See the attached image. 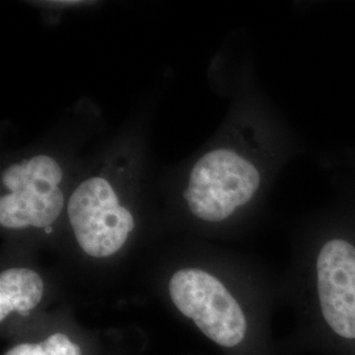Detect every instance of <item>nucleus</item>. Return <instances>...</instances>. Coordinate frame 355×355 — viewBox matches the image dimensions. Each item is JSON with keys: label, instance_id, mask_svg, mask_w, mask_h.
<instances>
[{"label": "nucleus", "instance_id": "1", "mask_svg": "<svg viewBox=\"0 0 355 355\" xmlns=\"http://www.w3.org/2000/svg\"><path fill=\"white\" fill-rule=\"evenodd\" d=\"M305 347L355 355V203L321 211L305 237L299 267Z\"/></svg>", "mask_w": 355, "mask_h": 355}, {"label": "nucleus", "instance_id": "2", "mask_svg": "<svg viewBox=\"0 0 355 355\" xmlns=\"http://www.w3.org/2000/svg\"><path fill=\"white\" fill-rule=\"evenodd\" d=\"M263 148V140L250 150L221 148L203 155L191 171L184 199L191 212L207 223H221L249 207L265 182L262 161L250 153Z\"/></svg>", "mask_w": 355, "mask_h": 355}, {"label": "nucleus", "instance_id": "3", "mask_svg": "<svg viewBox=\"0 0 355 355\" xmlns=\"http://www.w3.org/2000/svg\"><path fill=\"white\" fill-rule=\"evenodd\" d=\"M170 297L178 311L192 320L211 341L239 349L252 334V321L241 300L212 274L183 268L170 280Z\"/></svg>", "mask_w": 355, "mask_h": 355}, {"label": "nucleus", "instance_id": "4", "mask_svg": "<svg viewBox=\"0 0 355 355\" xmlns=\"http://www.w3.org/2000/svg\"><path fill=\"white\" fill-rule=\"evenodd\" d=\"M61 180V167L48 155L10 166L1 174V184L8 190L0 198L1 227L49 228L64 208Z\"/></svg>", "mask_w": 355, "mask_h": 355}, {"label": "nucleus", "instance_id": "5", "mask_svg": "<svg viewBox=\"0 0 355 355\" xmlns=\"http://www.w3.org/2000/svg\"><path fill=\"white\" fill-rule=\"evenodd\" d=\"M67 214L76 242L94 258L117 253L135 228V218L119 203L111 183L104 178L82 182L70 196Z\"/></svg>", "mask_w": 355, "mask_h": 355}, {"label": "nucleus", "instance_id": "6", "mask_svg": "<svg viewBox=\"0 0 355 355\" xmlns=\"http://www.w3.org/2000/svg\"><path fill=\"white\" fill-rule=\"evenodd\" d=\"M44 296V280L31 268H8L0 275V321L13 312L26 313Z\"/></svg>", "mask_w": 355, "mask_h": 355}, {"label": "nucleus", "instance_id": "7", "mask_svg": "<svg viewBox=\"0 0 355 355\" xmlns=\"http://www.w3.org/2000/svg\"><path fill=\"white\" fill-rule=\"evenodd\" d=\"M4 355H82V350L64 333H54L42 343L16 345Z\"/></svg>", "mask_w": 355, "mask_h": 355}, {"label": "nucleus", "instance_id": "8", "mask_svg": "<svg viewBox=\"0 0 355 355\" xmlns=\"http://www.w3.org/2000/svg\"><path fill=\"white\" fill-rule=\"evenodd\" d=\"M38 6H46V7H76L89 4V1L82 0H49V1H36Z\"/></svg>", "mask_w": 355, "mask_h": 355}, {"label": "nucleus", "instance_id": "9", "mask_svg": "<svg viewBox=\"0 0 355 355\" xmlns=\"http://www.w3.org/2000/svg\"><path fill=\"white\" fill-rule=\"evenodd\" d=\"M346 198H349L352 202H354L355 203V186H352L350 189H347V191H346Z\"/></svg>", "mask_w": 355, "mask_h": 355}, {"label": "nucleus", "instance_id": "10", "mask_svg": "<svg viewBox=\"0 0 355 355\" xmlns=\"http://www.w3.org/2000/svg\"><path fill=\"white\" fill-rule=\"evenodd\" d=\"M349 166H350V168L354 171L355 174V150L354 152L349 153Z\"/></svg>", "mask_w": 355, "mask_h": 355}]
</instances>
